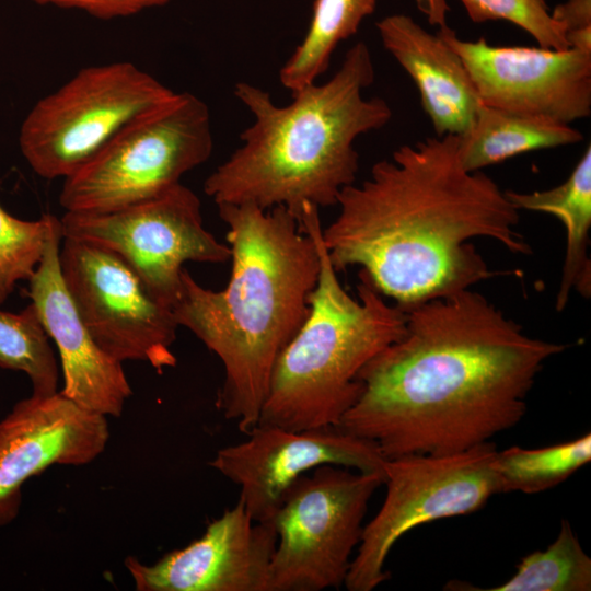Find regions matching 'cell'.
Returning <instances> with one entry per match:
<instances>
[{
	"instance_id": "1",
	"label": "cell",
	"mask_w": 591,
	"mask_h": 591,
	"mask_svg": "<svg viewBox=\"0 0 591 591\" xmlns=\"http://www.w3.org/2000/svg\"><path fill=\"white\" fill-rule=\"evenodd\" d=\"M406 313L404 334L360 370L361 393L336 426L386 460L454 453L513 428L544 363L566 349L472 288Z\"/></svg>"
},
{
	"instance_id": "2",
	"label": "cell",
	"mask_w": 591,
	"mask_h": 591,
	"mask_svg": "<svg viewBox=\"0 0 591 591\" xmlns=\"http://www.w3.org/2000/svg\"><path fill=\"white\" fill-rule=\"evenodd\" d=\"M459 136L427 137L375 162L338 196L322 239L336 271L359 266L373 287L407 311L500 273L472 244L491 239L515 254L531 247L519 210L482 171L464 169Z\"/></svg>"
},
{
	"instance_id": "3",
	"label": "cell",
	"mask_w": 591,
	"mask_h": 591,
	"mask_svg": "<svg viewBox=\"0 0 591 591\" xmlns=\"http://www.w3.org/2000/svg\"><path fill=\"white\" fill-rule=\"evenodd\" d=\"M218 212L228 227L229 282L213 291L184 268L172 311L220 359L216 406L246 434L257 425L279 355L309 315L320 255L283 206L223 204Z\"/></svg>"
},
{
	"instance_id": "4",
	"label": "cell",
	"mask_w": 591,
	"mask_h": 591,
	"mask_svg": "<svg viewBox=\"0 0 591 591\" xmlns=\"http://www.w3.org/2000/svg\"><path fill=\"white\" fill-rule=\"evenodd\" d=\"M374 78L370 49L358 42L328 81L291 92L286 106L256 85L236 83L234 95L254 120L240 135L242 144L206 178L205 194L217 206H283L296 217L306 204L336 206L356 182V140L392 118L384 99L363 96Z\"/></svg>"
},
{
	"instance_id": "5",
	"label": "cell",
	"mask_w": 591,
	"mask_h": 591,
	"mask_svg": "<svg viewBox=\"0 0 591 591\" xmlns=\"http://www.w3.org/2000/svg\"><path fill=\"white\" fill-rule=\"evenodd\" d=\"M298 220L316 244L320 275L306 320L275 363L257 425L336 427L361 393L360 370L404 334L407 313L360 270L350 296L324 246L320 208L305 205Z\"/></svg>"
},
{
	"instance_id": "6",
	"label": "cell",
	"mask_w": 591,
	"mask_h": 591,
	"mask_svg": "<svg viewBox=\"0 0 591 591\" xmlns=\"http://www.w3.org/2000/svg\"><path fill=\"white\" fill-rule=\"evenodd\" d=\"M212 147L208 106L192 93L176 92L66 177L59 202L68 212H104L152 198L206 162Z\"/></svg>"
},
{
	"instance_id": "7",
	"label": "cell",
	"mask_w": 591,
	"mask_h": 591,
	"mask_svg": "<svg viewBox=\"0 0 591 591\" xmlns=\"http://www.w3.org/2000/svg\"><path fill=\"white\" fill-rule=\"evenodd\" d=\"M175 93L128 61L82 68L28 112L21 152L40 177L65 179L128 123Z\"/></svg>"
},
{
	"instance_id": "8",
	"label": "cell",
	"mask_w": 591,
	"mask_h": 591,
	"mask_svg": "<svg viewBox=\"0 0 591 591\" xmlns=\"http://www.w3.org/2000/svg\"><path fill=\"white\" fill-rule=\"evenodd\" d=\"M286 490L268 591H321L344 586L368 505L384 474L322 465Z\"/></svg>"
},
{
	"instance_id": "9",
	"label": "cell",
	"mask_w": 591,
	"mask_h": 591,
	"mask_svg": "<svg viewBox=\"0 0 591 591\" xmlns=\"http://www.w3.org/2000/svg\"><path fill=\"white\" fill-rule=\"evenodd\" d=\"M496 453L495 443L487 441L454 453L387 459L384 501L363 526L344 587L348 591L375 589L390 578L385 561L405 533L428 522L475 512L500 494L493 468Z\"/></svg>"
},
{
	"instance_id": "10",
	"label": "cell",
	"mask_w": 591,
	"mask_h": 591,
	"mask_svg": "<svg viewBox=\"0 0 591 591\" xmlns=\"http://www.w3.org/2000/svg\"><path fill=\"white\" fill-rule=\"evenodd\" d=\"M60 222L62 237L112 251L171 309L185 263L222 264L231 258L230 246L205 228L200 199L182 183L111 211H66Z\"/></svg>"
},
{
	"instance_id": "11",
	"label": "cell",
	"mask_w": 591,
	"mask_h": 591,
	"mask_svg": "<svg viewBox=\"0 0 591 591\" xmlns=\"http://www.w3.org/2000/svg\"><path fill=\"white\" fill-rule=\"evenodd\" d=\"M60 271L74 306L97 345L114 359L142 361L159 373L176 366L178 324L118 255L69 237L60 245Z\"/></svg>"
},
{
	"instance_id": "12",
	"label": "cell",
	"mask_w": 591,
	"mask_h": 591,
	"mask_svg": "<svg viewBox=\"0 0 591 591\" xmlns=\"http://www.w3.org/2000/svg\"><path fill=\"white\" fill-rule=\"evenodd\" d=\"M437 34L463 61L483 104L565 124L591 115V51L494 46L448 25Z\"/></svg>"
},
{
	"instance_id": "13",
	"label": "cell",
	"mask_w": 591,
	"mask_h": 591,
	"mask_svg": "<svg viewBox=\"0 0 591 591\" xmlns=\"http://www.w3.org/2000/svg\"><path fill=\"white\" fill-rule=\"evenodd\" d=\"M246 436L219 449L208 465L239 486V500L255 522L273 521L290 485L318 466L384 474L386 459L378 444L337 427L256 425Z\"/></svg>"
},
{
	"instance_id": "14",
	"label": "cell",
	"mask_w": 591,
	"mask_h": 591,
	"mask_svg": "<svg viewBox=\"0 0 591 591\" xmlns=\"http://www.w3.org/2000/svg\"><path fill=\"white\" fill-rule=\"evenodd\" d=\"M107 418L60 391L14 404L0 420V528L18 518L30 478L53 465L90 464L105 451Z\"/></svg>"
},
{
	"instance_id": "15",
	"label": "cell",
	"mask_w": 591,
	"mask_h": 591,
	"mask_svg": "<svg viewBox=\"0 0 591 591\" xmlns=\"http://www.w3.org/2000/svg\"><path fill=\"white\" fill-rule=\"evenodd\" d=\"M276 543L274 522L253 521L237 500L185 547L125 567L138 591H268Z\"/></svg>"
},
{
	"instance_id": "16",
	"label": "cell",
	"mask_w": 591,
	"mask_h": 591,
	"mask_svg": "<svg viewBox=\"0 0 591 591\" xmlns=\"http://www.w3.org/2000/svg\"><path fill=\"white\" fill-rule=\"evenodd\" d=\"M61 241V222L55 217L43 257L27 280V296L57 346L60 392L91 412L119 417L132 390L123 362L97 345L74 306L60 271Z\"/></svg>"
},
{
	"instance_id": "17",
	"label": "cell",
	"mask_w": 591,
	"mask_h": 591,
	"mask_svg": "<svg viewBox=\"0 0 591 591\" xmlns=\"http://www.w3.org/2000/svg\"><path fill=\"white\" fill-rule=\"evenodd\" d=\"M383 47L414 81L437 136H461L483 104L459 55L412 16L395 13L376 23Z\"/></svg>"
},
{
	"instance_id": "18",
	"label": "cell",
	"mask_w": 591,
	"mask_h": 591,
	"mask_svg": "<svg viewBox=\"0 0 591 591\" xmlns=\"http://www.w3.org/2000/svg\"><path fill=\"white\" fill-rule=\"evenodd\" d=\"M518 210L555 216L565 227L566 250L555 306L561 312L572 291L591 296V146L589 144L569 177L558 186L531 193L505 190Z\"/></svg>"
},
{
	"instance_id": "19",
	"label": "cell",
	"mask_w": 591,
	"mask_h": 591,
	"mask_svg": "<svg viewBox=\"0 0 591 591\" xmlns=\"http://www.w3.org/2000/svg\"><path fill=\"white\" fill-rule=\"evenodd\" d=\"M582 139L570 124L482 104L472 126L459 136L457 153L464 169L476 172L522 153Z\"/></svg>"
},
{
	"instance_id": "20",
	"label": "cell",
	"mask_w": 591,
	"mask_h": 591,
	"mask_svg": "<svg viewBox=\"0 0 591 591\" xmlns=\"http://www.w3.org/2000/svg\"><path fill=\"white\" fill-rule=\"evenodd\" d=\"M380 0H315L302 42L279 71L281 84L294 92L316 82L339 43L355 35Z\"/></svg>"
},
{
	"instance_id": "21",
	"label": "cell",
	"mask_w": 591,
	"mask_h": 591,
	"mask_svg": "<svg viewBox=\"0 0 591 591\" xmlns=\"http://www.w3.org/2000/svg\"><path fill=\"white\" fill-rule=\"evenodd\" d=\"M445 590L462 591H590L591 558L584 552L570 522L561 520L555 541L544 551H535L517 566L506 582L491 588H476L452 580Z\"/></svg>"
},
{
	"instance_id": "22",
	"label": "cell",
	"mask_w": 591,
	"mask_h": 591,
	"mask_svg": "<svg viewBox=\"0 0 591 591\" xmlns=\"http://www.w3.org/2000/svg\"><path fill=\"white\" fill-rule=\"evenodd\" d=\"M590 460L591 434L586 433L549 447L497 450L493 468L500 493L536 494L559 485Z\"/></svg>"
},
{
	"instance_id": "23",
	"label": "cell",
	"mask_w": 591,
	"mask_h": 591,
	"mask_svg": "<svg viewBox=\"0 0 591 591\" xmlns=\"http://www.w3.org/2000/svg\"><path fill=\"white\" fill-rule=\"evenodd\" d=\"M0 368L26 374L32 394L58 391L59 366L35 305L19 313L0 310Z\"/></svg>"
},
{
	"instance_id": "24",
	"label": "cell",
	"mask_w": 591,
	"mask_h": 591,
	"mask_svg": "<svg viewBox=\"0 0 591 591\" xmlns=\"http://www.w3.org/2000/svg\"><path fill=\"white\" fill-rule=\"evenodd\" d=\"M55 216L22 220L0 205V305L21 280H28L39 264Z\"/></svg>"
},
{
	"instance_id": "25",
	"label": "cell",
	"mask_w": 591,
	"mask_h": 591,
	"mask_svg": "<svg viewBox=\"0 0 591 591\" xmlns=\"http://www.w3.org/2000/svg\"><path fill=\"white\" fill-rule=\"evenodd\" d=\"M474 23L503 20L529 33L540 47L567 49L565 28L545 0H460Z\"/></svg>"
},
{
	"instance_id": "26",
	"label": "cell",
	"mask_w": 591,
	"mask_h": 591,
	"mask_svg": "<svg viewBox=\"0 0 591 591\" xmlns=\"http://www.w3.org/2000/svg\"><path fill=\"white\" fill-rule=\"evenodd\" d=\"M37 4L83 11L101 20H113L163 7L172 0H28Z\"/></svg>"
},
{
	"instance_id": "27",
	"label": "cell",
	"mask_w": 591,
	"mask_h": 591,
	"mask_svg": "<svg viewBox=\"0 0 591 591\" xmlns=\"http://www.w3.org/2000/svg\"><path fill=\"white\" fill-rule=\"evenodd\" d=\"M565 34L591 30V0H566L551 12Z\"/></svg>"
},
{
	"instance_id": "28",
	"label": "cell",
	"mask_w": 591,
	"mask_h": 591,
	"mask_svg": "<svg viewBox=\"0 0 591 591\" xmlns=\"http://www.w3.org/2000/svg\"><path fill=\"white\" fill-rule=\"evenodd\" d=\"M417 9L426 16L429 24L443 27L447 24V18L450 7L447 0H415Z\"/></svg>"
}]
</instances>
